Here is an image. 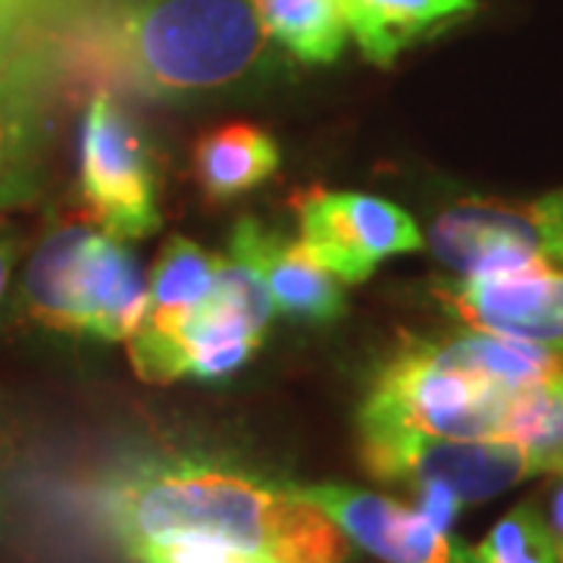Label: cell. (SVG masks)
I'll return each instance as SVG.
<instances>
[{"label":"cell","instance_id":"cell-23","mask_svg":"<svg viewBox=\"0 0 563 563\" xmlns=\"http://www.w3.org/2000/svg\"><path fill=\"white\" fill-rule=\"evenodd\" d=\"M413 492H417V504H413V510L426 517L429 523L435 526V529H442V532H451V526L457 520V514H461V495L457 492H451L448 485L439 483H422L413 485Z\"/></svg>","mask_w":563,"mask_h":563},{"label":"cell","instance_id":"cell-7","mask_svg":"<svg viewBox=\"0 0 563 563\" xmlns=\"http://www.w3.org/2000/svg\"><path fill=\"white\" fill-rule=\"evenodd\" d=\"M295 492L325 510L347 542L379 563H473L470 544L385 495L351 485H295Z\"/></svg>","mask_w":563,"mask_h":563},{"label":"cell","instance_id":"cell-29","mask_svg":"<svg viewBox=\"0 0 563 563\" xmlns=\"http://www.w3.org/2000/svg\"><path fill=\"white\" fill-rule=\"evenodd\" d=\"M0 526H3V501H0Z\"/></svg>","mask_w":563,"mask_h":563},{"label":"cell","instance_id":"cell-2","mask_svg":"<svg viewBox=\"0 0 563 563\" xmlns=\"http://www.w3.org/2000/svg\"><path fill=\"white\" fill-rule=\"evenodd\" d=\"M101 54L157 95L210 91L269 51L257 0H135L101 25Z\"/></svg>","mask_w":563,"mask_h":563},{"label":"cell","instance_id":"cell-24","mask_svg":"<svg viewBox=\"0 0 563 563\" xmlns=\"http://www.w3.org/2000/svg\"><path fill=\"white\" fill-rule=\"evenodd\" d=\"M532 207H536V220L542 229L544 257L563 263V188L532 201Z\"/></svg>","mask_w":563,"mask_h":563},{"label":"cell","instance_id":"cell-1","mask_svg":"<svg viewBox=\"0 0 563 563\" xmlns=\"http://www.w3.org/2000/svg\"><path fill=\"white\" fill-rule=\"evenodd\" d=\"M107 514L122 544L198 532L269 563H347L351 542L295 488L217 463H147L110 488Z\"/></svg>","mask_w":563,"mask_h":563},{"label":"cell","instance_id":"cell-17","mask_svg":"<svg viewBox=\"0 0 563 563\" xmlns=\"http://www.w3.org/2000/svg\"><path fill=\"white\" fill-rule=\"evenodd\" d=\"M217 273V257L195 242L173 235L147 279V325H173L181 322L198 303L210 295Z\"/></svg>","mask_w":563,"mask_h":563},{"label":"cell","instance_id":"cell-11","mask_svg":"<svg viewBox=\"0 0 563 563\" xmlns=\"http://www.w3.org/2000/svg\"><path fill=\"white\" fill-rule=\"evenodd\" d=\"M147 310V279L117 235L91 232L79 266V325L103 342H129Z\"/></svg>","mask_w":563,"mask_h":563},{"label":"cell","instance_id":"cell-22","mask_svg":"<svg viewBox=\"0 0 563 563\" xmlns=\"http://www.w3.org/2000/svg\"><path fill=\"white\" fill-rule=\"evenodd\" d=\"M213 298H220L229 307H235L244 320L251 322L257 332H266V325L276 313V303L269 298V288L263 285L261 273L242 257H217V273H213Z\"/></svg>","mask_w":563,"mask_h":563},{"label":"cell","instance_id":"cell-13","mask_svg":"<svg viewBox=\"0 0 563 563\" xmlns=\"http://www.w3.org/2000/svg\"><path fill=\"white\" fill-rule=\"evenodd\" d=\"M339 7L363 57L376 66H391L413 41L444 22L470 16L476 0H339Z\"/></svg>","mask_w":563,"mask_h":563},{"label":"cell","instance_id":"cell-25","mask_svg":"<svg viewBox=\"0 0 563 563\" xmlns=\"http://www.w3.org/2000/svg\"><path fill=\"white\" fill-rule=\"evenodd\" d=\"M22 10L13 7H0V60H7L13 54V41L20 35Z\"/></svg>","mask_w":563,"mask_h":563},{"label":"cell","instance_id":"cell-4","mask_svg":"<svg viewBox=\"0 0 563 563\" xmlns=\"http://www.w3.org/2000/svg\"><path fill=\"white\" fill-rule=\"evenodd\" d=\"M363 463L385 483H439L463 504L488 501L536 476L523 448L510 439H448L388 420H361Z\"/></svg>","mask_w":563,"mask_h":563},{"label":"cell","instance_id":"cell-16","mask_svg":"<svg viewBox=\"0 0 563 563\" xmlns=\"http://www.w3.org/2000/svg\"><path fill=\"white\" fill-rule=\"evenodd\" d=\"M426 347L439 363L470 369L488 383L501 385L510 395L563 373V351L558 347L507 339V335H495L483 329L470 335H457L451 342L426 344Z\"/></svg>","mask_w":563,"mask_h":563},{"label":"cell","instance_id":"cell-8","mask_svg":"<svg viewBox=\"0 0 563 563\" xmlns=\"http://www.w3.org/2000/svg\"><path fill=\"white\" fill-rule=\"evenodd\" d=\"M429 247L463 279L548 266L532 203H454L429 225Z\"/></svg>","mask_w":563,"mask_h":563},{"label":"cell","instance_id":"cell-30","mask_svg":"<svg viewBox=\"0 0 563 563\" xmlns=\"http://www.w3.org/2000/svg\"><path fill=\"white\" fill-rule=\"evenodd\" d=\"M558 563H563V548H561V551H558Z\"/></svg>","mask_w":563,"mask_h":563},{"label":"cell","instance_id":"cell-3","mask_svg":"<svg viewBox=\"0 0 563 563\" xmlns=\"http://www.w3.org/2000/svg\"><path fill=\"white\" fill-rule=\"evenodd\" d=\"M510 391L483 376L439 363L426 344H410L385 363L361 420H388L448 439H498Z\"/></svg>","mask_w":563,"mask_h":563},{"label":"cell","instance_id":"cell-5","mask_svg":"<svg viewBox=\"0 0 563 563\" xmlns=\"http://www.w3.org/2000/svg\"><path fill=\"white\" fill-rule=\"evenodd\" d=\"M79 181L101 232L141 239L161 225L157 181L139 122L110 95L88 103L81 125Z\"/></svg>","mask_w":563,"mask_h":563},{"label":"cell","instance_id":"cell-14","mask_svg":"<svg viewBox=\"0 0 563 563\" xmlns=\"http://www.w3.org/2000/svg\"><path fill=\"white\" fill-rule=\"evenodd\" d=\"M91 225L69 222L54 229L38 244L25 273V307L29 313L54 332H81L79 325V266L91 239Z\"/></svg>","mask_w":563,"mask_h":563},{"label":"cell","instance_id":"cell-9","mask_svg":"<svg viewBox=\"0 0 563 563\" xmlns=\"http://www.w3.org/2000/svg\"><path fill=\"white\" fill-rule=\"evenodd\" d=\"M439 298L473 329L563 351V273L551 266L461 279Z\"/></svg>","mask_w":563,"mask_h":563},{"label":"cell","instance_id":"cell-27","mask_svg":"<svg viewBox=\"0 0 563 563\" xmlns=\"http://www.w3.org/2000/svg\"><path fill=\"white\" fill-rule=\"evenodd\" d=\"M10 266H13V244L0 232V298H3V288L10 279Z\"/></svg>","mask_w":563,"mask_h":563},{"label":"cell","instance_id":"cell-28","mask_svg":"<svg viewBox=\"0 0 563 563\" xmlns=\"http://www.w3.org/2000/svg\"><path fill=\"white\" fill-rule=\"evenodd\" d=\"M0 7H13V10H25L29 0H0Z\"/></svg>","mask_w":563,"mask_h":563},{"label":"cell","instance_id":"cell-21","mask_svg":"<svg viewBox=\"0 0 563 563\" xmlns=\"http://www.w3.org/2000/svg\"><path fill=\"white\" fill-rule=\"evenodd\" d=\"M129 558L135 563H269L254 551L235 544L198 536V532H176L157 539H139L125 544Z\"/></svg>","mask_w":563,"mask_h":563},{"label":"cell","instance_id":"cell-15","mask_svg":"<svg viewBox=\"0 0 563 563\" xmlns=\"http://www.w3.org/2000/svg\"><path fill=\"white\" fill-rule=\"evenodd\" d=\"M279 166V147L251 122L217 125L195 144V176L210 201H232L257 188Z\"/></svg>","mask_w":563,"mask_h":563},{"label":"cell","instance_id":"cell-20","mask_svg":"<svg viewBox=\"0 0 563 563\" xmlns=\"http://www.w3.org/2000/svg\"><path fill=\"white\" fill-rule=\"evenodd\" d=\"M473 563H558V542L542 514L520 504L473 548Z\"/></svg>","mask_w":563,"mask_h":563},{"label":"cell","instance_id":"cell-6","mask_svg":"<svg viewBox=\"0 0 563 563\" xmlns=\"http://www.w3.org/2000/svg\"><path fill=\"white\" fill-rule=\"evenodd\" d=\"M303 247L344 285H357L395 254L420 251L417 222L391 201L310 188L295 201Z\"/></svg>","mask_w":563,"mask_h":563},{"label":"cell","instance_id":"cell-26","mask_svg":"<svg viewBox=\"0 0 563 563\" xmlns=\"http://www.w3.org/2000/svg\"><path fill=\"white\" fill-rule=\"evenodd\" d=\"M548 529H551V536H554V542H558V551L563 548V476L561 483L554 485V492H551V501H548Z\"/></svg>","mask_w":563,"mask_h":563},{"label":"cell","instance_id":"cell-10","mask_svg":"<svg viewBox=\"0 0 563 563\" xmlns=\"http://www.w3.org/2000/svg\"><path fill=\"white\" fill-rule=\"evenodd\" d=\"M229 254L242 257L261 273L276 310L285 317L332 322L344 313L342 285L303 247V242H285L279 232L247 217L235 225Z\"/></svg>","mask_w":563,"mask_h":563},{"label":"cell","instance_id":"cell-12","mask_svg":"<svg viewBox=\"0 0 563 563\" xmlns=\"http://www.w3.org/2000/svg\"><path fill=\"white\" fill-rule=\"evenodd\" d=\"M41 132L38 76L10 54L0 60V210L35 195Z\"/></svg>","mask_w":563,"mask_h":563},{"label":"cell","instance_id":"cell-19","mask_svg":"<svg viewBox=\"0 0 563 563\" xmlns=\"http://www.w3.org/2000/svg\"><path fill=\"white\" fill-rule=\"evenodd\" d=\"M501 439L520 444L536 473L563 476V373L510 395Z\"/></svg>","mask_w":563,"mask_h":563},{"label":"cell","instance_id":"cell-18","mask_svg":"<svg viewBox=\"0 0 563 563\" xmlns=\"http://www.w3.org/2000/svg\"><path fill=\"white\" fill-rule=\"evenodd\" d=\"M263 29L303 63H335L344 51L339 0H257Z\"/></svg>","mask_w":563,"mask_h":563}]
</instances>
